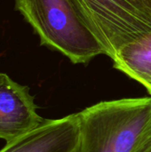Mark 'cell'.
Segmentation results:
<instances>
[{
    "label": "cell",
    "instance_id": "cell-1",
    "mask_svg": "<svg viewBox=\"0 0 151 152\" xmlns=\"http://www.w3.org/2000/svg\"><path fill=\"white\" fill-rule=\"evenodd\" d=\"M14 9L32 27L41 45L60 52L74 64L105 54L74 0H14Z\"/></svg>",
    "mask_w": 151,
    "mask_h": 152
},
{
    "label": "cell",
    "instance_id": "cell-2",
    "mask_svg": "<svg viewBox=\"0 0 151 152\" xmlns=\"http://www.w3.org/2000/svg\"><path fill=\"white\" fill-rule=\"evenodd\" d=\"M77 114L78 152H133L151 120V96L101 102Z\"/></svg>",
    "mask_w": 151,
    "mask_h": 152
},
{
    "label": "cell",
    "instance_id": "cell-3",
    "mask_svg": "<svg viewBox=\"0 0 151 152\" xmlns=\"http://www.w3.org/2000/svg\"><path fill=\"white\" fill-rule=\"evenodd\" d=\"M74 1L111 59L121 46L151 31V15L142 0Z\"/></svg>",
    "mask_w": 151,
    "mask_h": 152
},
{
    "label": "cell",
    "instance_id": "cell-4",
    "mask_svg": "<svg viewBox=\"0 0 151 152\" xmlns=\"http://www.w3.org/2000/svg\"><path fill=\"white\" fill-rule=\"evenodd\" d=\"M29 88L0 73V140L11 142L44 122Z\"/></svg>",
    "mask_w": 151,
    "mask_h": 152
},
{
    "label": "cell",
    "instance_id": "cell-5",
    "mask_svg": "<svg viewBox=\"0 0 151 152\" xmlns=\"http://www.w3.org/2000/svg\"><path fill=\"white\" fill-rule=\"evenodd\" d=\"M77 114L44 119L37 127L6 143L0 152H78Z\"/></svg>",
    "mask_w": 151,
    "mask_h": 152
},
{
    "label": "cell",
    "instance_id": "cell-6",
    "mask_svg": "<svg viewBox=\"0 0 151 152\" xmlns=\"http://www.w3.org/2000/svg\"><path fill=\"white\" fill-rule=\"evenodd\" d=\"M114 68L142 84L151 95V31L121 46Z\"/></svg>",
    "mask_w": 151,
    "mask_h": 152
},
{
    "label": "cell",
    "instance_id": "cell-7",
    "mask_svg": "<svg viewBox=\"0 0 151 152\" xmlns=\"http://www.w3.org/2000/svg\"><path fill=\"white\" fill-rule=\"evenodd\" d=\"M133 152H151V120L144 130Z\"/></svg>",
    "mask_w": 151,
    "mask_h": 152
},
{
    "label": "cell",
    "instance_id": "cell-8",
    "mask_svg": "<svg viewBox=\"0 0 151 152\" xmlns=\"http://www.w3.org/2000/svg\"><path fill=\"white\" fill-rule=\"evenodd\" d=\"M146 9L148 10V12L150 13L151 15V0H142Z\"/></svg>",
    "mask_w": 151,
    "mask_h": 152
}]
</instances>
